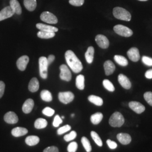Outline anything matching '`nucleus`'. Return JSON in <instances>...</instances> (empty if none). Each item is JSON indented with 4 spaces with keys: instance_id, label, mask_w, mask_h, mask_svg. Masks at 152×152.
Returning a JSON list of instances; mask_svg holds the SVG:
<instances>
[{
    "instance_id": "1",
    "label": "nucleus",
    "mask_w": 152,
    "mask_h": 152,
    "mask_svg": "<svg viewBox=\"0 0 152 152\" xmlns=\"http://www.w3.org/2000/svg\"><path fill=\"white\" fill-rule=\"evenodd\" d=\"M65 58L68 65L73 72L78 73L81 72L83 65L74 52L71 50L66 51L65 52Z\"/></svg>"
},
{
    "instance_id": "2",
    "label": "nucleus",
    "mask_w": 152,
    "mask_h": 152,
    "mask_svg": "<svg viewBox=\"0 0 152 152\" xmlns=\"http://www.w3.org/2000/svg\"><path fill=\"white\" fill-rule=\"evenodd\" d=\"M113 14L115 18L129 22L130 21L131 19L130 13L127 10H125V9L120 7H116L114 8Z\"/></svg>"
},
{
    "instance_id": "3",
    "label": "nucleus",
    "mask_w": 152,
    "mask_h": 152,
    "mask_svg": "<svg viewBox=\"0 0 152 152\" xmlns=\"http://www.w3.org/2000/svg\"><path fill=\"white\" fill-rule=\"evenodd\" d=\"M125 118L120 112H115L111 115L109 120V124L113 127H120L124 125Z\"/></svg>"
},
{
    "instance_id": "4",
    "label": "nucleus",
    "mask_w": 152,
    "mask_h": 152,
    "mask_svg": "<svg viewBox=\"0 0 152 152\" xmlns=\"http://www.w3.org/2000/svg\"><path fill=\"white\" fill-rule=\"evenodd\" d=\"M48 59L45 56H41L39 59V75L43 79H46L48 78Z\"/></svg>"
},
{
    "instance_id": "5",
    "label": "nucleus",
    "mask_w": 152,
    "mask_h": 152,
    "mask_svg": "<svg viewBox=\"0 0 152 152\" xmlns=\"http://www.w3.org/2000/svg\"><path fill=\"white\" fill-rule=\"evenodd\" d=\"M113 29L114 32L117 34L123 37H129L131 36L133 34L132 31L129 28L121 24L116 25L115 26H114Z\"/></svg>"
},
{
    "instance_id": "6",
    "label": "nucleus",
    "mask_w": 152,
    "mask_h": 152,
    "mask_svg": "<svg viewBox=\"0 0 152 152\" xmlns=\"http://www.w3.org/2000/svg\"><path fill=\"white\" fill-rule=\"evenodd\" d=\"M40 19L43 22L49 24H56L58 20L56 16L49 11H44L40 16Z\"/></svg>"
},
{
    "instance_id": "7",
    "label": "nucleus",
    "mask_w": 152,
    "mask_h": 152,
    "mask_svg": "<svg viewBox=\"0 0 152 152\" xmlns=\"http://www.w3.org/2000/svg\"><path fill=\"white\" fill-rule=\"evenodd\" d=\"M60 70L61 80L65 81H70L72 79V73L68 67L65 64H62L60 66Z\"/></svg>"
},
{
    "instance_id": "8",
    "label": "nucleus",
    "mask_w": 152,
    "mask_h": 152,
    "mask_svg": "<svg viewBox=\"0 0 152 152\" xmlns=\"http://www.w3.org/2000/svg\"><path fill=\"white\" fill-rule=\"evenodd\" d=\"M58 98L61 103L66 104L71 103L73 100L75 95L71 91L61 92H59L58 95Z\"/></svg>"
},
{
    "instance_id": "9",
    "label": "nucleus",
    "mask_w": 152,
    "mask_h": 152,
    "mask_svg": "<svg viewBox=\"0 0 152 152\" xmlns=\"http://www.w3.org/2000/svg\"><path fill=\"white\" fill-rule=\"evenodd\" d=\"M95 41L98 46L102 49H107L109 46L108 39L102 34H98L95 37Z\"/></svg>"
},
{
    "instance_id": "10",
    "label": "nucleus",
    "mask_w": 152,
    "mask_h": 152,
    "mask_svg": "<svg viewBox=\"0 0 152 152\" xmlns=\"http://www.w3.org/2000/svg\"><path fill=\"white\" fill-rule=\"evenodd\" d=\"M29 61V57L27 55H23L19 58L16 61L18 68L21 71H24L27 68L28 63Z\"/></svg>"
},
{
    "instance_id": "11",
    "label": "nucleus",
    "mask_w": 152,
    "mask_h": 152,
    "mask_svg": "<svg viewBox=\"0 0 152 152\" xmlns=\"http://www.w3.org/2000/svg\"><path fill=\"white\" fill-rule=\"evenodd\" d=\"M129 106L133 111L137 114H141L145 110V107L137 102H131L129 104Z\"/></svg>"
},
{
    "instance_id": "12",
    "label": "nucleus",
    "mask_w": 152,
    "mask_h": 152,
    "mask_svg": "<svg viewBox=\"0 0 152 152\" xmlns=\"http://www.w3.org/2000/svg\"><path fill=\"white\" fill-rule=\"evenodd\" d=\"M15 12L12 10L10 6H6L0 11V21L10 18L13 16Z\"/></svg>"
},
{
    "instance_id": "13",
    "label": "nucleus",
    "mask_w": 152,
    "mask_h": 152,
    "mask_svg": "<svg viewBox=\"0 0 152 152\" xmlns=\"http://www.w3.org/2000/svg\"><path fill=\"white\" fill-rule=\"evenodd\" d=\"M127 55L131 61L136 62L140 59V56L139 54V51L136 48H132L129 50H128Z\"/></svg>"
},
{
    "instance_id": "14",
    "label": "nucleus",
    "mask_w": 152,
    "mask_h": 152,
    "mask_svg": "<svg viewBox=\"0 0 152 152\" xmlns=\"http://www.w3.org/2000/svg\"><path fill=\"white\" fill-rule=\"evenodd\" d=\"M4 121L9 124H15L18 122V117L14 112H9L4 115Z\"/></svg>"
},
{
    "instance_id": "15",
    "label": "nucleus",
    "mask_w": 152,
    "mask_h": 152,
    "mask_svg": "<svg viewBox=\"0 0 152 152\" xmlns=\"http://www.w3.org/2000/svg\"><path fill=\"white\" fill-rule=\"evenodd\" d=\"M118 80L120 85L125 89H130L131 87V83L129 79L123 74H120L118 77Z\"/></svg>"
},
{
    "instance_id": "16",
    "label": "nucleus",
    "mask_w": 152,
    "mask_h": 152,
    "mask_svg": "<svg viewBox=\"0 0 152 152\" xmlns=\"http://www.w3.org/2000/svg\"><path fill=\"white\" fill-rule=\"evenodd\" d=\"M34 103L32 99H28L23 105V107H22L23 112L26 114L31 113L34 107Z\"/></svg>"
},
{
    "instance_id": "17",
    "label": "nucleus",
    "mask_w": 152,
    "mask_h": 152,
    "mask_svg": "<svg viewBox=\"0 0 152 152\" xmlns=\"http://www.w3.org/2000/svg\"><path fill=\"white\" fill-rule=\"evenodd\" d=\"M104 68L105 73L107 76H109L112 75L114 72L115 69V66L114 63L110 60H107L104 63Z\"/></svg>"
},
{
    "instance_id": "18",
    "label": "nucleus",
    "mask_w": 152,
    "mask_h": 152,
    "mask_svg": "<svg viewBox=\"0 0 152 152\" xmlns=\"http://www.w3.org/2000/svg\"><path fill=\"white\" fill-rule=\"evenodd\" d=\"M117 138L118 140L123 145H127L131 141V137L128 134L120 133L117 135Z\"/></svg>"
},
{
    "instance_id": "19",
    "label": "nucleus",
    "mask_w": 152,
    "mask_h": 152,
    "mask_svg": "<svg viewBox=\"0 0 152 152\" xmlns=\"http://www.w3.org/2000/svg\"><path fill=\"white\" fill-rule=\"evenodd\" d=\"M39 87V81L37 78L34 77L31 79V80L29 83L28 85V89L29 90L32 92H35L37 91Z\"/></svg>"
},
{
    "instance_id": "20",
    "label": "nucleus",
    "mask_w": 152,
    "mask_h": 152,
    "mask_svg": "<svg viewBox=\"0 0 152 152\" xmlns=\"http://www.w3.org/2000/svg\"><path fill=\"white\" fill-rule=\"evenodd\" d=\"M36 27L40 31H48V32H56L58 31V29L57 28L51 26L44 24L42 23L37 24Z\"/></svg>"
},
{
    "instance_id": "21",
    "label": "nucleus",
    "mask_w": 152,
    "mask_h": 152,
    "mask_svg": "<svg viewBox=\"0 0 152 152\" xmlns=\"http://www.w3.org/2000/svg\"><path fill=\"white\" fill-rule=\"evenodd\" d=\"M10 6L15 14L18 15H20L22 14V7L18 0H10Z\"/></svg>"
},
{
    "instance_id": "22",
    "label": "nucleus",
    "mask_w": 152,
    "mask_h": 152,
    "mask_svg": "<svg viewBox=\"0 0 152 152\" xmlns=\"http://www.w3.org/2000/svg\"><path fill=\"white\" fill-rule=\"evenodd\" d=\"M28 133V130L24 127H18L13 129L11 131V134L15 137H20L26 135Z\"/></svg>"
},
{
    "instance_id": "23",
    "label": "nucleus",
    "mask_w": 152,
    "mask_h": 152,
    "mask_svg": "<svg viewBox=\"0 0 152 152\" xmlns=\"http://www.w3.org/2000/svg\"><path fill=\"white\" fill-rule=\"evenodd\" d=\"M24 5L28 11H34L37 7L36 0H24Z\"/></svg>"
},
{
    "instance_id": "24",
    "label": "nucleus",
    "mask_w": 152,
    "mask_h": 152,
    "mask_svg": "<svg viewBox=\"0 0 152 152\" xmlns=\"http://www.w3.org/2000/svg\"><path fill=\"white\" fill-rule=\"evenodd\" d=\"M94 48L92 46H90L88 48L87 51L85 53V58L88 64L92 63L94 60Z\"/></svg>"
},
{
    "instance_id": "25",
    "label": "nucleus",
    "mask_w": 152,
    "mask_h": 152,
    "mask_svg": "<svg viewBox=\"0 0 152 152\" xmlns=\"http://www.w3.org/2000/svg\"><path fill=\"white\" fill-rule=\"evenodd\" d=\"M103 114L100 112H98L95 114H92L91 116L90 120L92 124L96 125L99 124L102 121V120H103Z\"/></svg>"
},
{
    "instance_id": "26",
    "label": "nucleus",
    "mask_w": 152,
    "mask_h": 152,
    "mask_svg": "<svg viewBox=\"0 0 152 152\" xmlns=\"http://www.w3.org/2000/svg\"><path fill=\"white\" fill-rule=\"evenodd\" d=\"M76 87L79 90H82L85 88V77L82 75H80L76 77Z\"/></svg>"
},
{
    "instance_id": "27",
    "label": "nucleus",
    "mask_w": 152,
    "mask_h": 152,
    "mask_svg": "<svg viewBox=\"0 0 152 152\" xmlns=\"http://www.w3.org/2000/svg\"><path fill=\"white\" fill-rule=\"evenodd\" d=\"M39 138L37 136H29L26 139V143L29 146H34L38 144Z\"/></svg>"
},
{
    "instance_id": "28",
    "label": "nucleus",
    "mask_w": 152,
    "mask_h": 152,
    "mask_svg": "<svg viewBox=\"0 0 152 152\" xmlns=\"http://www.w3.org/2000/svg\"><path fill=\"white\" fill-rule=\"evenodd\" d=\"M88 100L92 103L97 105L102 106L103 104V100L100 97L95 95H90L88 97Z\"/></svg>"
},
{
    "instance_id": "29",
    "label": "nucleus",
    "mask_w": 152,
    "mask_h": 152,
    "mask_svg": "<svg viewBox=\"0 0 152 152\" xmlns=\"http://www.w3.org/2000/svg\"><path fill=\"white\" fill-rule=\"evenodd\" d=\"M55 36V32H48V31H39L37 33V36L39 38H43V39H49L53 38Z\"/></svg>"
},
{
    "instance_id": "30",
    "label": "nucleus",
    "mask_w": 152,
    "mask_h": 152,
    "mask_svg": "<svg viewBox=\"0 0 152 152\" xmlns=\"http://www.w3.org/2000/svg\"><path fill=\"white\" fill-rule=\"evenodd\" d=\"M48 125L47 121L44 118H38L34 122V127L37 129H42Z\"/></svg>"
},
{
    "instance_id": "31",
    "label": "nucleus",
    "mask_w": 152,
    "mask_h": 152,
    "mask_svg": "<svg viewBox=\"0 0 152 152\" xmlns=\"http://www.w3.org/2000/svg\"><path fill=\"white\" fill-rule=\"evenodd\" d=\"M41 98L46 102H50L53 100V96L51 92L46 90H42L41 92Z\"/></svg>"
},
{
    "instance_id": "32",
    "label": "nucleus",
    "mask_w": 152,
    "mask_h": 152,
    "mask_svg": "<svg viewBox=\"0 0 152 152\" xmlns=\"http://www.w3.org/2000/svg\"><path fill=\"white\" fill-rule=\"evenodd\" d=\"M114 59L115 62L121 66H127L128 65V61L127 59L123 56L121 55H115L114 57Z\"/></svg>"
},
{
    "instance_id": "33",
    "label": "nucleus",
    "mask_w": 152,
    "mask_h": 152,
    "mask_svg": "<svg viewBox=\"0 0 152 152\" xmlns=\"http://www.w3.org/2000/svg\"><path fill=\"white\" fill-rule=\"evenodd\" d=\"M81 142L86 152H90L91 151L92 147L90 144V141L88 140L87 137H82L81 139Z\"/></svg>"
},
{
    "instance_id": "34",
    "label": "nucleus",
    "mask_w": 152,
    "mask_h": 152,
    "mask_svg": "<svg viewBox=\"0 0 152 152\" xmlns=\"http://www.w3.org/2000/svg\"><path fill=\"white\" fill-rule=\"evenodd\" d=\"M91 136L92 137V139L95 142V143L98 145L99 147H102L103 141L102 140L100 136H99L98 134L95 131L91 132Z\"/></svg>"
},
{
    "instance_id": "35",
    "label": "nucleus",
    "mask_w": 152,
    "mask_h": 152,
    "mask_svg": "<svg viewBox=\"0 0 152 152\" xmlns=\"http://www.w3.org/2000/svg\"><path fill=\"white\" fill-rule=\"evenodd\" d=\"M104 87H105L107 90L110 92H113L115 90V88L113 83L108 80H104L103 82Z\"/></svg>"
},
{
    "instance_id": "36",
    "label": "nucleus",
    "mask_w": 152,
    "mask_h": 152,
    "mask_svg": "<svg viewBox=\"0 0 152 152\" xmlns=\"http://www.w3.org/2000/svg\"><path fill=\"white\" fill-rule=\"evenodd\" d=\"M77 136V133L76 131H72L71 132L67 135H66L64 137V139L65 141L68 142V141H72L73 139H75Z\"/></svg>"
},
{
    "instance_id": "37",
    "label": "nucleus",
    "mask_w": 152,
    "mask_h": 152,
    "mask_svg": "<svg viewBox=\"0 0 152 152\" xmlns=\"http://www.w3.org/2000/svg\"><path fill=\"white\" fill-rule=\"evenodd\" d=\"M71 129V127L69 125H65V126L59 128L57 131V133H58V135H62V134L65 133L66 132L70 130Z\"/></svg>"
},
{
    "instance_id": "38",
    "label": "nucleus",
    "mask_w": 152,
    "mask_h": 152,
    "mask_svg": "<svg viewBox=\"0 0 152 152\" xmlns=\"http://www.w3.org/2000/svg\"><path fill=\"white\" fill-rule=\"evenodd\" d=\"M78 144L76 142H71L67 148V150L68 152H76L77 150Z\"/></svg>"
},
{
    "instance_id": "39",
    "label": "nucleus",
    "mask_w": 152,
    "mask_h": 152,
    "mask_svg": "<svg viewBox=\"0 0 152 152\" xmlns=\"http://www.w3.org/2000/svg\"><path fill=\"white\" fill-rule=\"evenodd\" d=\"M42 113L46 116L51 117L54 114L55 110L51 108L50 107H46L43 109Z\"/></svg>"
},
{
    "instance_id": "40",
    "label": "nucleus",
    "mask_w": 152,
    "mask_h": 152,
    "mask_svg": "<svg viewBox=\"0 0 152 152\" xmlns=\"http://www.w3.org/2000/svg\"><path fill=\"white\" fill-rule=\"evenodd\" d=\"M144 98L148 103L152 106V92H146L144 95Z\"/></svg>"
},
{
    "instance_id": "41",
    "label": "nucleus",
    "mask_w": 152,
    "mask_h": 152,
    "mask_svg": "<svg viewBox=\"0 0 152 152\" xmlns=\"http://www.w3.org/2000/svg\"><path fill=\"white\" fill-rule=\"evenodd\" d=\"M63 122V120L60 117V116L59 115H56L54 119V121H53V126L55 127H58L59 125L62 124Z\"/></svg>"
},
{
    "instance_id": "42",
    "label": "nucleus",
    "mask_w": 152,
    "mask_h": 152,
    "mask_svg": "<svg viewBox=\"0 0 152 152\" xmlns=\"http://www.w3.org/2000/svg\"><path fill=\"white\" fill-rule=\"evenodd\" d=\"M142 61L145 65L148 66H152V58H151L144 56L142 58Z\"/></svg>"
},
{
    "instance_id": "43",
    "label": "nucleus",
    "mask_w": 152,
    "mask_h": 152,
    "mask_svg": "<svg viewBox=\"0 0 152 152\" xmlns=\"http://www.w3.org/2000/svg\"><path fill=\"white\" fill-rule=\"evenodd\" d=\"M85 0H69V2L72 5L81 6L84 4Z\"/></svg>"
},
{
    "instance_id": "44",
    "label": "nucleus",
    "mask_w": 152,
    "mask_h": 152,
    "mask_svg": "<svg viewBox=\"0 0 152 152\" xmlns=\"http://www.w3.org/2000/svg\"><path fill=\"white\" fill-rule=\"evenodd\" d=\"M107 143L108 147H109V148L111 149H115L117 147V143L115 142H114V141L110 140V139L107 140Z\"/></svg>"
},
{
    "instance_id": "45",
    "label": "nucleus",
    "mask_w": 152,
    "mask_h": 152,
    "mask_svg": "<svg viewBox=\"0 0 152 152\" xmlns=\"http://www.w3.org/2000/svg\"><path fill=\"white\" fill-rule=\"evenodd\" d=\"M44 152H59L58 148L55 146L49 147L44 149Z\"/></svg>"
},
{
    "instance_id": "46",
    "label": "nucleus",
    "mask_w": 152,
    "mask_h": 152,
    "mask_svg": "<svg viewBox=\"0 0 152 152\" xmlns=\"http://www.w3.org/2000/svg\"><path fill=\"white\" fill-rule=\"evenodd\" d=\"M5 84L3 81H0V99L2 97L5 92Z\"/></svg>"
},
{
    "instance_id": "47",
    "label": "nucleus",
    "mask_w": 152,
    "mask_h": 152,
    "mask_svg": "<svg viewBox=\"0 0 152 152\" xmlns=\"http://www.w3.org/2000/svg\"><path fill=\"white\" fill-rule=\"evenodd\" d=\"M55 57L54 55H49L48 58H47L49 65H50L54 61V60H55Z\"/></svg>"
},
{
    "instance_id": "48",
    "label": "nucleus",
    "mask_w": 152,
    "mask_h": 152,
    "mask_svg": "<svg viewBox=\"0 0 152 152\" xmlns=\"http://www.w3.org/2000/svg\"><path fill=\"white\" fill-rule=\"evenodd\" d=\"M145 76L148 79H152V69L147 71L145 74Z\"/></svg>"
},
{
    "instance_id": "49",
    "label": "nucleus",
    "mask_w": 152,
    "mask_h": 152,
    "mask_svg": "<svg viewBox=\"0 0 152 152\" xmlns=\"http://www.w3.org/2000/svg\"><path fill=\"white\" fill-rule=\"evenodd\" d=\"M139 1H148V0H139Z\"/></svg>"
},
{
    "instance_id": "50",
    "label": "nucleus",
    "mask_w": 152,
    "mask_h": 152,
    "mask_svg": "<svg viewBox=\"0 0 152 152\" xmlns=\"http://www.w3.org/2000/svg\"><path fill=\"white\" fill-rule=\"evenodd\" d=\"M64 116H62V117H61V119H64Z\"/></svg>"
},
{
    "instance_id": "51",
    "label": "nucleus",
    "mask_w": 152,
    "mask_h": 152,
    "mask_svg": "<svg viewBox=\"0 0 152 152\" xmlns=\"http://www.w3.org/2000/svg\"><path fill=\"white\" fill-rule=\"evenodd\" d=\"M74 115H75V114H72V117H74Z\"/></svg>"
}]
</instances>
